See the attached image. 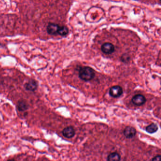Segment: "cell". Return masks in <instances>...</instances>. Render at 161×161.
<instances>
[{
  "label": "cell",
  "instance_id": "5",
  "mask_svg": "<svg viewBox=\"0 0 161 161\" xmlns=\"http://www.w3.org/2000/svg\"><path fill=\"white\" fill-rule=\"evenodd\" d=\"M60 25L54 23H49L47 26V32L49 35L56 36L58 35V31Z\"/></svg>",
  "mask_w": 161,
  "mask_h": 161
},
{
  "label": "cell",
  "instance_id": "13",
  "mask_svg": "<svg viewBox=\"0 0 161 161\" xmlns=\"http://www.w3.org/2000/svg\"><path fill=\"white\" fill-rule=\"evenodd\" d=\"M130 60H131V57L128 54H123L120 57V60H121V62L125 63H129Z\"/></svg>",
  "mask_w": 161,
  "mask_h": 161
},
{
  "label": "cell",
  "instance_id": "2",
  "mask_svg": "<svg viewBox=\"0 0 161 161\" xmlns=\"http://www.w3.org/2000/svg\"><path fill=\"white\" fill-rule=\"evenodd\" d=\"M124 93L123 89L118 85L113 86L110 89L109 94L111 97L113 98H119Z\"/></svg>",
  "mask_w": 161,
  "mask_h": 161
},
{
  "label": "cell",
  "instance_id": "8",
  "mask_svg": "<svg viewBox=\"0 0 161 161\" xmlns=\"http://www.w3.org/2000/svg\"><path fill=\"white\" fill-rule=\"evenodd\" d=\"M136 134V130L134 128L128 126L124 130V134L126 138H132L134 137Z\"/></svg>",
  "mask_w": 161,
  "mask_h": 161
},
{
  "label": "cell",
  "instance_id": "1",
  "mask_svg": "<svg viewBox=\"0 0 161 161\" xmlns=\"http://www.w3.org/2000/svg\"><path fill=\"white\" fill-rule=\"evenodd\" d=\"M79 77L84 81L88 82L92 80L96 76L95 71L91 67L83 66L79 70Z\"/></svg>",
  "mask_w": 161,
  "mask_h": 161
},
{
  "label": "cell",
  "instance_id": "7",
  "mask_svg": "<svg viewBox=\"0 0 161 161\" xmlns=\"http://www.w3.org/2000/svg\"><path fill=\"white\" fill-rule=\"evenodd\" d=\"M62 133L63 136L66 138H72L75 134V131L73 127L69 126L63 129Z\"/></svg>",
  "mask_w": 161,
  "mask_h": 161
},
{
  "label": "cell",
  "instance_id": "11",
  "mask_svg": "<svg viewBox=\"0 0 161 161\" xmlns=\"http://www.w3.org/2000/svg\"><path fill=\"white\" fill-rule=\"evenodd\" d=\"M69 33L68 27L65 26H60L58 31V35L61 36H67Z\"/></svg>",
  "mask_w": 161,
  "mask_h": 161
},
{
  "label": "cell",
  "instance_id": "3",
  "mask_svg": "<svg viewBox=\"0 0 161 161\" xmlns=\"http://www.w3.org/2000/svg\"><path fill=\"white\" fill-rule=\"evenodd\" d=\"M101 49L103 54H111L115 51V47L112 43H105L102 45Z\"/></svg>",
  "mask_w": 161,
  "mask_h": 161
},
{
  "label": "cell",
  "instance_id": "4",
  "mask_svg": "<svg viewBox=\"0 0 161 161\" xmlns=\"http://www.w3.org/2000/svg\"><path fill=\"white\" fill-rule=\"evenodd\" d=\"M146 99L142 94H137L132 98L131 101L134 105L137 107L142 106L146 102Z\"/></svg>",
  "mask_w": 161,
  "mask_h": 161
},
{
  "label": "cell",
  "instance_id": "9",
  "mask_svg": "<svg viewBox=\"0 0 161 161\" xmlns=\"http://www.w3.org/2000/svg\"><path fill=\"white\" fill-rule=\"evenodd\" d=\"M17 107L19 111H24L28 109V106L26 102L21 100L18 102Z\"/></svg>",
  "mask_w": 161,
  "mask_h": 161
},
{
  "label": "cell",
  "instance_id": "14",
  "mask_svg": "<svg viewBox=\"0 0 161 161\" xmlns=\"http://www.w3.org/2000/svg\"><path fill=\"white\" fill-rule=\"evenodd\" d=\"M152 161H161V155H157L152 158Z\"/></svg>",
  "mask_w": 161,
  "mask_h": 161
},
{
  "label": "cell",
  "instance_id": "6",
  "mask_svg": "<svg viewBox=\"0 0 161 161\" xmlns=\"http://www.w3.org/2000/svg\"><path fill=\"white\" fill-rule=\"evenodd\" d=\"M24 88L27 91H35L38 88L37 82L34 80H30L24 85Z\"/></svg>",
  "mask_w": 161,
  "mask_h": 161
},
{
  "label": "cell",
  "instance_id": "15",
  "mask_svg": "<svg viewBox=\"0 0 161 161\" xmlns=\"http://www.w3.org/2000/svg\"><path fill=\"white\" fill-rule=\"evenodd\" d=\"M14 161V160H9V161Z\"/></svg>",
  "mask_w": 161,
  "mask_h": 161
},
{
  "label": "cell",
  "instance_id": "10",
  "mask_svg": "<svg viewBox=\"0 0 161 161\" xmlns=\"http://www.w3.org/2000/svg\"><path fill=\"white\" fill-rule=\"evenodd\" d=\"M158 127L157 124H152L146 127V130L148 133L153 134L156 132L158 130Z\"/></svg>",
  "mask_w": 161,
  "mask_h": 161
},
{
  "label": "cell",
  "instance_id": "12",
  "mask_svg": "<svg viewBox=\"0 0 161 161\" xmlns=\"http://www.w3.org/2000/svg\"><path fill=\"white\" fill-rule=\"evenodd\" d=\"M108 161H120V156L118 153H111L107 157Z\"/></svg>",
  "mask_w": 161,
  "mask_h": 161
}]
</instances>
